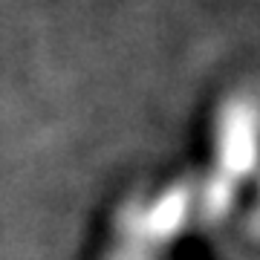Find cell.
Listing matches in <instances>:
<instances>
[{
	"label": "cell",
	"instance_id": "1",
	"mask_svg": "<svg viewBox=\"0 0 260 260\" xmlns=\"http://www.w3.org/2000/svg\"><path fill=\"white\" fill-rule=\"evenodd\" d=\"M217 148L223 165L246 171L260 150V102L251 95H234L217 113Z\"/></svg>",
	"mask_w": 260,
	"mask_h": 260
}]
</instances>
